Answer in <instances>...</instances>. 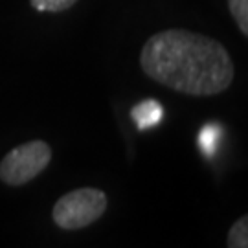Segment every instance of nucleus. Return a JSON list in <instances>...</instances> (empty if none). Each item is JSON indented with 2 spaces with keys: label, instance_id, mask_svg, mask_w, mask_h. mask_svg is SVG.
Returning a JSON list of instances; mask_svg holds the SVG:
<instances>
[{
  "label": "nucleus",
  "instance_id": "obj_1",
  "mask_svg": "<svg viewBox=\"0 0 248 248\" xmlns=\"http://www.w3.org/2000/svg\"><path fill=\"white\" fill-rule=\"evenodd\" d=\"M140 64L151 79L187 96L221 94L235 76L230 53L219 41L180 28L149 37Z\"/></svg>",
  "mask_w": 248,
  "mask_h": 248
},
{
  "label": "nucleus",
  "instance_id": "obj_2",
  "mask_svg": "<svg viewBox=\"0 0 248 248\" xmlns=\"http://www.w3.org/2000/svg\"><path fill=\"white\" fill-rule=\"evenodd\" d=\"M107 195L98 187L68 191L53 204L52 217L62 230H81L98 221L107 210Z\"/></svg>",
  "mask_w": 248,
  "mask_h": 248
},
{
  "label": "nucleus",
  "instance_id": "obj_3",
  "mask_svg": "<svg viewBox=\"0 0 248 248\" xmlns=\"http://www.w3.org/2000/svg\"><path fill=\"white\" fill-rule=\"evenodd\" d=\"M52 162V147L45 140H31L11 149L0 162V180L8 186H24L39 177Z\"/></svg>",
  "mask_w": 248,
  "mask_h": 248
},
{
  "label": "nucleus",
  "instance_id": "obj_4",
  "mask_svg": "<svg viewBox=\"0 0 248 248\" xmlns=\"http://www.w3.org/2000/svg\"><path fill=\"white\" fill-rule=\"evenodd\" d=\"M162 116H164V108L156 99H143L131 110V118L140 131L156 125L162 120Z\"/></svg>",
  "mask_w": 248,
  "mask_h": 248
},
{
  "label": "nucleus",
  "instance_id": "obj_5",
  "mask_svg": "<svg viewBox=\"0 0 248 248\" xmlns=\"http://www.w3.org/2000/svg\"><path fill=\"white\" fill-rule=\"evenodd\" d=\"M228 248H248V217L243 215L241 219L232 224L228 232Z\"/></svg>",
  "mask_w": 248,
  "mask_h": 248
},
{
  "label": "nucleus",
  "instance_id": "obj_6",
  "mask_svg": "<svg viewBox=\"0 0 248 248\" xmlns=\"http://www.w3.org/2000/svg\"><path fill=\"white\" fill-rule=\"evenodd\" d=\"M228 8H230L232 17L235 18L241 33L248 35V0H228Z\"/></svg>",
  "mask_w": 248,
  "mask_h": 248
},
{
  "label": "nucleus",
  "instance_id": "obj_7",
  "mask_svg": "<svg viewBox=\"0 0 248 248\" xmlns=\"http://www.w3.org/2000/svg\"><path fill=\"white\" fill-rule=\"evenodd\" d=\"M219 127L213 124H208L206 127H202V131L199 134V145H201V149L206 153V155H213V151H215V142H217V138H219Z\"/></svg>",
  "mask_w": 248,
  "mask_h": 248
},
{
  "label": "nucleus",
  "instance_id": "obj_8",
  "mask_svg": "<svg viewBox=\"0 0 248 248\" xmlns=\"http://www.w3.org/2000/svg\"><path fill=\"white\" fill-rule=\"evenodd\" d=\"M78 0H30V4L37 11H50V13H59L70 9Z\"/></svg>",
  "mask_w": 248,
  "mask_h": 248
}]
</instances>
